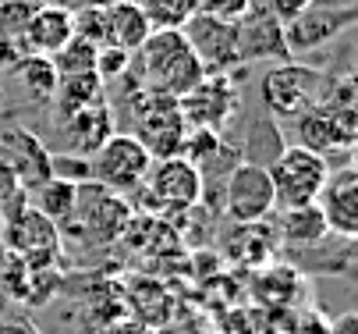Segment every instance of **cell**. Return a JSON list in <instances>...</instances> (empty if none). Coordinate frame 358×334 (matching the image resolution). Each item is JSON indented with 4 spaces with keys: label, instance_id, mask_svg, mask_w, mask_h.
Wrapping results in <instances>:
<instances>
[{
    "label": "cell",
    "instance_id": "1",
    "mask_svg": "<svg viewBox=\"0 0 358 334\" xmlns=\"http://www.w3.org/2000/svg\"><path fill=\"white\" fill-rule=\"evenodd\" d=\"M135 57H138V78L149 89L174 100H181L188 89H195L206 78L181 29H152L145 43L135 50Z\"/></svg>",
    "mask_w": 358,
    "mask_h": 334
},
{
    "label": "cell",
    "instance_id": "2",
    "mask_svg": "<svg viewBox=\"0 0 358 334\" xmlns=\"http://www.w3.org/2000/svg\"><path fill=\"white\" fill-rule=\"evenodd\" d=\"M266 171H270V181H273L277 210L316 203L327 178H330L327 157H320L313 150H301V146H284Z\"/></svg>",
    "mask_w": 358,
    "mask_h": 334
},
{
    "label": "cell",
    "instance_id": "3",
    "mask_svg": "<svg viewBox=\"0 0 358 334\" xmlns=\"http://www.w3.org/2000/svg\"><path fill=\"white\" fill-rule=\"evenodd\" d=\"M323 68L301 64V61H277L263 82H259V100L270 118H298L301 111H309L320 97L323 85Z\"/></svg>",
    "mask_w": 358,
    "mask_h": 334
},
{
    "label": "cell",
    "instance_id": "4",
    "mask_svg": "<svg viewBox=\"0 0 358 334\" xmlns=\"http://www.w3.org/2000/svg\"><path fill=\"white\" fill-rule=\"evenodd\" d=\"M68 224H75V231L82 238H89V242L110 246L131 224V203L124 196L110 193V188L99 185V181H82L78 185V203H75V214H71Z\"/></svg>",
    "mask_w": 358,
    "mask_h": 334
},
{
    "label": "cell",
    "instance_id": "5",
    "mask_svg": "<svg viewBox=\"0 0 358 334\" xmlns=\"http://www.w3.org/2000/svg\"><path fill=\"white\" fill-rule=\"evenodd\" d=\"M220 210L234 221V224H263L273 210H277V196H273V181L270 171L255 160H238L224 181V196H220Z\"/></svg>",
    "mask_w": 358,
    "mask_h": 334
},
{
    "label": "cell",
    "instance_id": "6",
    "mask_svg": "<svg viewBox=\"0 0 358 334\" xmlns=\"http://www.w3.org/2000/svg\"><path fill=\"white\" fill-rule=\"evenodd\" d=\"M89 164H92V181L107 185L117 196H131L142 185L152 157L131 132H114L103 146L89 157Z\"/></svg>",
    "mask_w": 358,
    "mask_h": 334
},
{
    "label": "cell",
    "instance_id": "7",
    "mask_svg": "<svg viewBox=\"0 0 358 334\" xmlns=\"http://www.w3.org/2000/svg\"><path fill=\"white\" fill-rule=\"evenodd\" d=\"M142 196H152V207L164 214H178V210H192L202 200V178L199 167L188 164L185 157H160L152 160L142 185L135 188Z\"/></svg>",
    "mask_w": 358,
    "mask_h": 334
},
{
    "label": "cell",
    "instance_id": "8",
    "mask_svg": "<svg viewBox=\"0 0 358 334\" xmlns=\"http://www.w3.org/2000/svg\"><path fill=\"white\" fill-rule=\"evenodd\" d=\"M185 39L192 46V54L199 57L206 75H234L241 68L238 57V36H234V22L210 15V11H195L185 22Z\"/></svg>",
    "mask_w": 358,
    "mask_h": 334
},
{
    "label": "cell",
    "instance_id": "9",
    "mask_svg": "<svg viewBox=\"0 0 358 334\" xmlns=\"http://www.w3.org/2000/svg\"><path fill=\"white\" fill-rule=\"evenodd\" d=\"M358 22V8L351 0L341 4H313L305 8L298 18H291L284 25V39H287V54H316L327 43H334L341 32H348Z\"/></svg>",
    "mask_w": 358,
    "mask_h": 334
},
{
    "label": "cell",
    "instance_id": "10",
    "mask_svg": "<svg viewBox=\"0 0 358 334\" xmlns=\"http://www.w3.org/2000/svg\"><path fill=\"white\" fill-rule=\"evenodd\" d=\"M294 121V135L301 150H313L320 157L327 153H348L355 146V107H323L313 104L309 111H301Z\"/></svg>",
    "mask_w": 358,
    "mask_h": 334
},
{
    "label": "cell",
    "instance_id": "11",
    "mask_svg": "<svg viewBox=\"0 0 358 334\" xmlns=\"http://www.w3.org/2000/svg\"><path fill=\"white\" fill-rule=\"evenodd\" d=\"M4 246L25 267L39 270V267H46L50 260H54V253L61 249V228L25 203L15 217L4 221Z\"/></svg>",
    "mask_w": 358,
    "mask_h": 334
},
{
    "label": "cell",
    "instance_id": "12",
    "mask_svg": "<svg viewBox=\"0 0 358 334\" xmlns=\"http://www.w3.org/2000/svg\"><path fill=\"white\" fill-rule=\"evenodd\" d=\"M181 118L188 128H213L224 132V125L238 111V85L234 75H206L195 89H188L178 100Z\"/></svg>",
    "mask_w": 358,
    "mask_h": 334
},
{
    "label": "cell",
    "instance_id": "13",
    "mask_svg": "<svg viewBox=\"0 0 358 334\" xmlns=\"http://www.w3.org/2000/svg\"><path fill=\"white\" fill-rule=\"evenodd\" d=\"M234 36H238V57L241 64L248 61H291L287 39H284V22H277L263 0L234 18Z\"/></svg>",
    "mask_w": 358,
    "mask_h": 334
},
{
    "label": "cell",
    "instance_id": "14",
    "mask_svg": "<svg viewBox=\"0 0 358 334\" xmlns=\"http://www.w3.org/2000/svg\"><path fill=\"white\" fill-rule=\"evenodd\" d=\"M0 164L18 178V185L25 188V193L50 178V150H46V142L36 132L18 128V125L0 128Z\"/></svg>",
    "mask_w": 358,
    "mask_h": 334
},
{
    "label": "cell",
    "instance_id": "15",
    "mask_svg": "<svg viewBox=\"0 0 358 334\" xmlns=\"http://www.w3.org/2000/svg\"><path fill=\"white\" fill-rule=\"evenodd\" d=\"M316 207H320L330 235H341V238L358 235V171L351 164L330 171Z\"/></svg>",
    "mask_w": 358,
    "mask_h": 334
},
{
    "label": "cell",
    "instance_id": "16",
    "mask_svg": "<svg viewBox=\"0 0 358 334\" xmlns=\"http://www.w3.org/2000/svg\"><path fill=\"white\" fill-rule=\"evenodd\" d=\"M75 36V15L64 4H36L22 29V50L36 57H54Z\"/></svg>",
    "mask_w": 358,
    "mask_h": 334
},
{
    "label": "cell",
    "instance_id": "17",
    "mask_svg": "<svg viewBox=\"0 0 358 334\" xmlns=\"http://www.w3.org/2000/svg\"><path fill=\"white\" fill-rule=\"evenodd\" d=\"M117 132V118H114V107L107 100L99 104H89L82 111H75L68 121H64V142L68 150L64 153H78V157H92L103 142Z\"/></svg>",
    "mask_w": 358,
    "mask_h": 334
},
{
    "label": "cell",
    "instance_id": "18",
    "mask_svg": "<svg viewBox=\"0 0 358 334\" xmlns=\"http://www.w3.org/2000/svg\"><path fill=\"white\" fill-rule=\"evenodd\" d=\"M152 32V25L145 22L138 0H110L103 4V43L128 50L135 57V50L145 43V36Z\"/></svg>",
    "mask_w": 358,
    "mask_h": 334
},
{
    "label": "cell",
    "instance_id": "19",
    "mask_svg": "<svg viewBox=\"0 0 358 334\" xmlns=\"http://www.w3.org/2000/svg\"><path fill=\"white\" fill-rule=\"evenodd\" d=\"M277 228H280V242L291 246V249H313V246H320L323 238L330 235V228H327V221H323L316 203L280 210Z\"/></svg>",
    "mask_w": 358,
    "mask_h": 334
},
{
    "label": "cell",
    "instance_id": "20",
    "mask_svg": "<svg viewBox=\"0 0 358 334\" xmlns=\"http://www.w3.org/2000/svg\"><path fill=\"white\" fill-rule=\"evenodd\" d=\"M29 193H32V196H29V207L39 210L46 221H54L57 228L71 221L75 203H78V185H71V181H64V178H46V181H39L36 188H29Z\"/></svg>",
    "mask_w": 358,
    "mask_h": 334
},
{
    "label": "cell",
    "instance_id": "21",
    "mask_svg": "<svg viewBox=\"0 0 358 334\" xmlns=\"http://www.w3.org/2000/svg\"><path fill=\"white\" fill-rule=\"evenodd\" d=\"M103 78L96 71H78V75H61L57 78V92H54V104H57V114L61 121H68L75 111L89 107V104H99L103 100Z\"/></svg>",
    "mask_w": 358,
    "mask_h": 334
},
{
    "label": "cell",
    "instance_id": "22",
    "mask_svg": "<svg viewBox=\"0 0 358 334\" xmlns=\"http://www.w3.org/2000/svg\"><path fill=\"white\" fill-rule=\"evenodd\" d=\"M18 85L25 89V97L32 104H50L54 100V92H57V68L50 57H36V54H22L15 64H11Z\"/></svg>",
    "mask_w": 358,
    "mask_h": 334
},
{
    "label": "cell",
    "instance_id": "23",
    "mask_svg": "<svg viewBox=\"0 0 358 334\" xmlns=\"http://www.w3.org/2000/svg\"><path fill=\"white\" fill-rule=\"evenodd\" d=\"M138 8L152 29H185L199 11V0H138Z\"/></svg>",
    "mask_w": 358,
    "mask_h": 334
},
{
    "label": "cell",
    "instance_id": "24",
    "mask_svg": "<svg viewBox=\"0 0 358 334\" xmlns=\"http://www.w3.org/2000/svg\"><path fill=\"white\" fill-rule=\"evenodd\" d=\"M96 50L99 46L82 39V36H71L61 50L50 57L57 68V75H78V71H96Z\"/></svg>",
    "mask_w": 358,
    "mask_h": 334
},
{
    "label": "cell",
    "instance_id": "25",
    "mask_svg": "<svg viewBox=\"0 0 358 334\" xmlns=\"http://www.w3.org/2000/svg\"><path fill=\"white\" fill-rule=\"evenodd\" d=\"M128 71H131V54L128 50H117V46H107V43L96 50V75L103 78V85L121 82Z\"/></svg>",
    "mask_w": 358,
    "mask_h": 334
},
{
    "label": "cell",
    "instance_id": "26",
    "mask_svg": "<svg viewBox=\"0 0 358 334\" xmlns=\"http://www.w3.org/2000/svg\"><path fill=\"white\" fill-rule=\"evenodd\" d=\"M50 178L82 185V181H92V164L89 157H75V153H50Z\"/></svg>",
    "mask_w": 358,
    "mask_h": 334
},
{
    "label": "cell",
    "instance_id": "27",
    "mask_svg": "<svg viewBox=\"0 0 358 334\" xmlns=\"http://www.w3.org/2000/svg\"><path fill=\"white\" fill-rule=\"evenodd\" d=\"M29 203V193L18 185V178L0 164V221H8V217H15L22 207Z\"/></svg>",
    "mask_w": 358,
    "mask_h": 334
},
{
    "label": "cell",
    "instance_id": "28",
    "mask_svg": "<svg viewBox=\"0 0 358 334\" xmlns=\"http://www.w3.org/2000/svg\"><path fill=\"white\" fill-rule=\"evenodd\" d=\"M71 15H75V36L103 46V4H85Z\"/></svg>",
    "mask_w": 358,
    "mask_h": 334
},
{
    "label": "cell",
    "instance_id": "29",
    "mask_svg": "<svg viewBox=\"0 0 358 334\" xmlns=\"http://www.w3.org/2000/svg\"><path fill=\"white\" fill-rule=\"evenodd\" d=\"M255 0H199V11H210V15H220V18H238L245 15Z\"/></svg>",
    "mask_w": 358,
    "mask_h": 334
},
{
    "label": "cell",
    "instance_id": "30",
    "mask_svg": "<svg viewBox=\"0 0 358 334\" xmlns=\"http://www.w3.org/2000/svg\"><path fill=\"white\" fill-rule=\"evenodd\" d=\"M263 4H266V11L277 18V22H291V18H298L305 8H313L316 4V0H263Z\"/></svg>",
    "mask_w": 358,
    "mask_h": 334
},
{
    "label": "cell",
    "instance_id": "31",
    "mask_svg": "<svg viewBox=\"0 0 358 334\" xmlns=\"http://www.w3.org/2000/svg\"><path fill=\"white\" fill-rule=\"evenodd\" d=\"M0 334H39L29 320H18V316H8V320H0Z\"/></svg>",
    "mask_w": 358,
    "mask_h": 334
},
{
    "label": "cell",
    "instance_id": "32",
    "mask_svg": "<svg viewBox=\"0 0 358 334\" xmlns=\"http://www.w3.org/2000/svg\"><path fill=\"white\" fill-rule=\"evenodd\" d=\"M355 323H358V316H355V313H344V316L330 327V334H355Z\"/></svg>",
    "mask_w": 358,
    "mask_h": 334
},
{
    "label": "cell",
    "instance_id": "33",
    "mask_svg": "<svg viewBox=\"0 0 358 334\" xmlns=\"http://www.w3.org/2000/svg\"><path fill=\"white\" fill-rule=\"evenodd\" d=\"M0 4H4V0H0Z\"/></svg>",
    "mask_w": 358,
    "mask_h": 334
}]
</instances>
